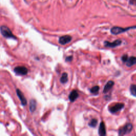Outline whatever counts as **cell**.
Returning a JSON list of instances; mask_svg holds the SVG:
<instances>
[{
  "instance_id": "e0dca14e",
  "label": "cell",
  "mask_w": 136,
  "mask_h": 136,
  "mask_svg": "<svg viewBox=\"0 0 136 136\" xmlns=\"http://www.w3.org/2000/svg\"><path fill=\"white\" fill-rule=\"evenodd\" d=\"M97 120L96 119H93L90 121V122L89 123V125L92 128H95V127L97 125Z\"/></svg>"
},
{
  "instance_id": "4fadbf2b",
  "label": "cell",
  "mask_w": 136,
  "mask_h": 136,
  "mask_svg": "<svg viewBox=\"0 0 136 136\" xmlns=\"http://www.w3.org/2000/svg\"><path fill=\"white\" fill-rule=\"evenodd\" d=\"M36 107V103L34 99H32L30 100L29 104V109L32 112H34Z\"/></svg>"
},
{
  "instance_id": "ba28073f",
  "label": "cell",
  "mask_w": 136,
  "mask_h": 136,
  "mask_svg": "<svg viewBox=\"0 0 136 136\" xmlns=\"http://www.w3.org/2000/svg\"><path fill=\"white\" fill-rule=\"evenodd\" d=\"M17 94L18 96V97L19 98L20 101L21 102V104H23V105L24 106V105H26V104H27V100H26L23 93H22V92L19 89H17Z\"/></svg>"
},
{
  "instance_id": "6da1fadb",
  "label": "cell",
  "mask_w": 136,
  "mask_h": 136,
  "mask_svg": "<svg viewBox=\"0 0 136 136\" xmlns=\"http://www.w3.org/2000/svg\"><path fill=\"white\" fill-rule=\"evenodd\" d=\"M136 28V26H132V27H127V28H122L120 27H113L111 29V33L113 35H119L120 34L124 33L126 31L131 29Z\"/></svg>"
},
{
  "instance_id": "52a82bcc",
  "label": "cell",
  "mask_w": 136,
  "mask_h": 136,
  "mask_svg": "<svg viewBox=\"0 0 136 136\" xmlns=\"http://www.w3.org/2000/svg\"><path fill=\"white\" fill-rule=\"evenodd\" d=\"M72 37L69 35H65V36L60 37L59 42L61 45H65L71 42Z\"/></svg>"
},
{
  "instance_id": "d6986e66",
  "label": "cell",
  "mask_w": 136,
  "mask_h": 136,
  "mask_svg": "<svg viewBox=\"0 0 136 136\" xmlns=\"http://www.w3.org/2000/svg\"><path fill=\"white\" fill-rule=\"evenodd\" d=\"M129 4L130 5L136 6V0H130Z\"/></svg>"
},
{
  "instance_id": "9c48e42d",
  "label": "cell",
  "mask_w": 136,
  "mask_h": 136,
  "mask_svg": "<svg viewBox=\"0 0 136 136\" xmlns=\"http://www.w3.org/2000/svg\"><path fill=\"white\" fill-rule=\"evenodd\" d=\"M114 85V82L113 81H109L107 82V84L105 85L104 89H103V93L106 94L107 93L108 91L110 90V89L113 87V86Z\"/></svg>"
},
{
  "instance_id": "7a4b0ae2",
  "label": "cell",
  "mask_w": 136,
  "mask_h": 136,
  "mask_svg": "<svg viewBox=\"0 0 136 136\" xmlns=\"http://www.w3.org/2000/svg\"><path fill=\"white\" fill-rule=\"evenodd\" d=\"M0 30H1V33L4 37L6 38H14L15 39L16 38L14 35H13L10 29L8 27H6V26H1V28H0Z\"/></svg>"
},
{
  "instance_id": "ffe728a7",
  "label": "cell",
  "mask_w": 136,
  "mask_h": 136,
  "mask_svg": "<svg viewBox=\"0 0 136 136\" xmlns=\"http://www.w3.org/2000/svg\"><path fill=\"white\" fill-rule=\"evenodd\" d=\"M72 58H73V57L72 56H69L67 57L65 60H66V61H67V62H70V61H72Z\"/></svg>"
},
{
  "instance_id": "5bb4252c",
  "label": "cell",
  "mask_w": 136,
  "mask_h": 136,
  "mask_svg": "<svg viewBox=\"0 0 136 136\" xmlns=\"http://www.w3.org/2000/svg\"><path fill=\"white\" fill-rule=\"evenodd\" d=\"M68 80V74L67 73H63L62 74V76L60 78V81L62 83V84H65V83L67 82Z\"/></svg>"
},
{
  "instance_id": "8992f818",
  "label": "cell",
  "mask_w": 136,
  "mask_h": 136,
  "mask_svg": "<svg viewBox=\"0 0 136 136\" xmlns=\"http://www.w3.org/2000/svg\"><path fill=\"white\" fill-rule=\"evenodd\" d=\"M14 71L16 73L20 74V75H26L28 72V69L25 67L19 66L16 67Z\"/></svg>"
},
{
  "instance_id": "277c9868",
  "label": "cell",
  "mask_w": 136,
  "mask_h": 136,
  "mask_svg": "<svg viewBox=\"0 0 136 136\" xmlns=\"http://www.w3.org/2000/svg\"><path fill=\"white\" fill-rule=\"evenodd\" d=\"M124 105L123 103H117L109 108V111L112 113H115L121 111L124 107Z\"/></svg>"
},
{
  "instance_id": "2e32d148",
  "label": "cell",
  "mask_w": 136,
  "mask_h": 136,
  "mask_svg": "<svg viewBox=\"0 0 136 136\" xmlns=\"http://www.w3.org/2000/svg\"><path fill=\"white\" fill-rule=\"evenodd\" d=\"M99 89V87L98 86H95L90 89L91 93L94 94H97Z\"/></svg>"
},
{
  "instance_id": "8fae6325",
  "label": "cell",
  "mask_w": 136,
  "mask_h": 136,
  "mask_svg": "<svg viewBox=\"0 0 136 136\" xmlns=\"http://www.w3.org/2000/svg\"><path fill=\"white\" fill-rule=\"evenodd\" d=\"M78 93L77 90H74L72 91L71 93H70L69 96V100L71 101V102H73L74 100H76V99L78 97Z\"/></svg>"
},
{
  "instance_id": "7c38bea8",
  "label": "cell",
  "mask_w": 136,
  "mask_h": 136,
  "mask_svg": "<svg viewBox=\"0 0 136 136\" xmlns=\"http://www.w3.org/2000/svg\"><path fill=\"white\" fill-rule=\"evenodd\" d=\"M126 65L127 67H132V65L135 64L136 63V57L134 56H131L130 58H128L127 61L125 62Z\"/></svg>"
},
{
  "instance_id": "9a60e30c",
  "label": "cell",
  "mask_w": 136,
  "mask_h": 136,
  "mask_svg": "<svg viewBox=\"0 0 136 136\" xmlns=\"http://www.w3.org/2000/svg\"><path fill=\"white\" fill-rule=\"evenodd\" d=\"M130 90L131 94L136 97V85H131L130 88Z\"/></svg>"
},
{
  "instance_id": "ac0fdd59",
  "label": "cell",
  "mask_w": 136,
  "mask_h": 136,
  "mask_svg": "<svg viewBox=\"0 0 136 136\" xmlns=\"http://www.w3.org/2000/svg\"><path fill=\"white\" fill-rule=\"evenodd\" d=\"M128 56L127 55H123L122 56V58H121V60L122 61H123V62H125L126 61H127V60L128 59Z\"/></svg>"
},
{
  "instance_id": "5b68a950",
  "label": "cell",
  "mask_w": 136,
  "mask_h": 136,
  "mask_svg": "<svg viewBox=\"0 0 136 136\" xmlns=\"http://www.w3.org/2000/svg\"><path fill=\"white\" fill-rule=\"evenodd\" d=\"M121 43H122V41L120 40V39H117V40L114 41L112 43L105 41L104 42V45L105 46L107 47L114 48V47H115L116 46H120L121 44Z\"/></svg>"
},
{
  "instance_id": "3957f363",
  "label": "cell",
  "mask_w": 136,
  "mask_h": 136,
  "mask_svg": "<svg viewBox=\"0 0 136 136\" xmlns=\"http://www.w3.org/2000/svg\"><path fill=\"white\" fill-rule=\"evenodd\" d=\"M133 126L131 123L126 124L124 126L121 128L119 130V134L120 135H123L127 133H130L132 130Z\"/></svg>"
},
{
  "instance_id": "30bf717a",
  "label": "cell",
  "mask_w": 136,
  "mask_h": 136,
  "mask_svg": "<svg viewBox=\"0 0 136 136\" xmlns=\"http://www.w3.org/2000/svg\"><path fill=\"white\" fill-rule=\"evenodd\" d=\"M98 133L99 135L104 136L106 135V128H105V125L104 123L103 122H102L100 123V124L99 126L98 129Z\"/></svg>"
}]
</instances>
